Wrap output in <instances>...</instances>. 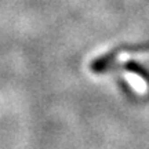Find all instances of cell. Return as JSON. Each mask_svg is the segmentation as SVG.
<instances>
[{
  "instance_id": "6da1fadb",
  "label": "cell",
  "mask_w": 149,
  "mask_h": 149,
  "mask_svg": "<svg viewBox=\"0 0 149 149\" xmlns=\"http://www.w3.org/2000/svg\"><path fill=\"white\" fill-rule=\"evenodd\" d=\"M116 58H117V51L113 50L111 53L104 54L101 57H98L97 59H94V61L91 62L90 69L93 70L94 73H104V72L109 70L111 68H113V65L116 62Z\"/></svg>"
},
{
  "instance_id": "7a4b0ae2",
  "label": "cell",
  "mask_w": 149,
  "mask_h": 149,
  "mask_svg": "<svg viewBox=\"0 0 149 149\" xmlns=\"http://www.w3.org/2000/svg\"><path fill=\"white\" fill-rule=\"evenodd\" d=\"M124 69L128 70L130 73L138 76L139 79L144 80L145 83L149 86V72L145 69L142 65H139L138 62H135V61H127V62L124 64Z\"/></svg>"
}]
</instances>
